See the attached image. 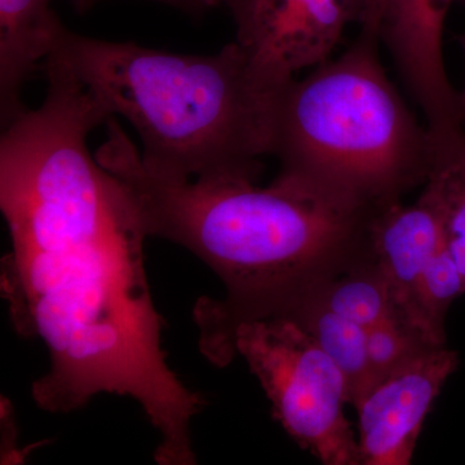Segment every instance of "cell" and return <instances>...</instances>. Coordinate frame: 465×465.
Masks as SVG:
<instances>
[{
    "instance_id": "30bf717a",
    "label": "cell",
    "mask_w": 465,
    "mask_h": 465,
    "mask_svg": "<svg viewBox=\"0 0 465 465\" xmlns=\"http://www.w3.org/2000/svg\"><path fill=\"white\" fill-rule=\"evenodd\" d=\"M54 0H0V115L11 124L25 110L21 91L42 69L64 24L51 8Z\"/></svg>"
},
{
    "instance_id": "5bb4252c",
    "label": "cell",
    "mask_w": 465,
    "mask_h": 465,
    "mask_svg": "<svg viewBox=\"0 0 465 465\" xmlns=\"http://www.w3.org/2000/svg\"><path fill=\"white\" fill-rule=\"evenodd\" d=\"M430 345L437 344L428 341L421 333L394 318L372 327L367 331V354L371 370V384L376 379L388 374L410 357Z\"/></svg>"
},
{
    "instance_id": "7a4b0ae2",
    "label": "cell",
    "mask_w": 465,
    "mask_h": 465,
    "mask_svg": "<svg viewBox=\"0 0 465 465\" xmlns=\"http://www.w3.org/2000/svg\"><path fill=\"white\" fill-rule=\"evenodd\" d=\"M94 153L130 194L148 237L192 251L225 284L231 317L283 311L371 255L379 208L280 171L268 186L246 176L185 179L149 167L116 118Z\"/></svg>"
},
{
    "instance_id": "2e32d148",
    "label": "cell",
    "mask_w": 465,
    "mask_h": 465,
    "mask_svg": "<svg viewBox=\"0 0 465 465\" xmlns=\"http://www.w3.org/2000/svg\"><path fill=\"white\" fill-rule=\"evenodd\" d=\"M72 2L78 9H88L92 5H97V3L105 2V0H72ZM146 2L161 3V5L183 9V11L192 12V14L202 12L201 0H146Z\"/></svg>"
},
{
    "instance_id": "8992f818",
    "label": "cell",
    "mask_w": 465,
    "mask_h": 465,
    "mask_svg": "<svg viewBox=\"0 0 465 465\" xmlns=\"http://www.w3.org/2000/svg\"><path fill=\"white\" fill-rule=\"evenodd\" d=\"M229 11L235 41L253 63L290 84L300 70L329 60L345 27L360 24L363 0H240Z\"/></svg>"
},
{
    "instance_id": "6da1fadb",
    "label": "cell",
    "mask_w": 465,
    "mask_h": 465,
    "mask_svg": "<svg viewBox=\"0 0 465 465\" xmlns=\"http://www.w3.org/2000/svg\"><path fill=\"white\" fill-rule=\"evenodd\" d=\"M43 73L41 106L24 110L0 140V208L11 237L2 292L18 335L41 341L50 357L33 399L66 414L97 394L130 397L158 432L155 460L195 464L192 421L203 397L168 366L139 213L88 149L109 115L63 61Z\"/></svg>"
},
{
    "instance_id": "4fadbf2b",
    "label": "cell",
    "mask_w": 465,
    "mask_h": 465,
    "mask_svg": "<svg viewBox=\"0 0 465 465\" xmlns=\"http://www.w3.org/2000/svg\"><path fill=\"white\" fill-rule=\"evenodd\" d=\"M312 296L367 331L390 318L397 320L390 290L372 251Z\"/></svg>"
},
{
    "instance_id": "277c9868",
    "label": "cell",
    "mask_w": 465,
    "mask_h": 465,
    "mask_svg": "<svg viewBox=\"0 0 465 465\" xmlns=\"http://www.w3.org/2000/svg\"><path fill=\"white\" fill-rule=\"evenodd\" d=\"M379 45L361 32L338 60L290 82L281 97L273 154L280 171L372 208L423 186L432 163L430 130L388 78Z\"/></svg>"
},
{
    "instance_id": "3957f363",
    "label": "cell",
    "mask_w": 465,
    "mask_h": 465,
    "mask_svg": "<svg viewBox=\"0 0 465 465\" xmlns=\"http://www.w3.org/2000/svg\"><path fill=\"white\" fill-rule=\"evenodd\" d=\"M51 54L65 61L109 118L131 124L143 162L159 173L258 179L262 158L274 154L289 84L266 75L237 41L217 54H183L63 25Z\"/></svg>"
},
{
    "instance_id": "5b68a950",
    "label": "cell",
    "mask_w": 465,
    "mask_h": 465,
    "mask_svg": "<svg viewBox=\"0 0 465 465\" xmlns=\"http://www.w3.org/2000/svg\"><path fill=\"white\" fill-rule=\"evenodd\" d=\"M203 356L217 367L241 357L291 439L323 465H361L358 439L344 414V375L314 339L283 312L231 317L210 298L194 307Z\"/></svg>"
},
{
    "instance_id": "9c48e42d",
    "label": "cell",
    "mask_w": 465,
    "mask_h": 465,
    "mask_svg": "<svg viewBox=\"0 0 465 465\" xmlns=\"http://www.w3.org/2000/svg\"><path fill=\"white\" fill-rule=\"evenodd\" d=\"M442 244L439 213L424 191L414 203L394 202L379 208L372 217V256L390 290L397 321L432 344L436 342L428 335L421 313L420 286Z\"/></svg>"
},
{
    "instance_id": "8fae6325",
    "label": "cell",
    "mask_w": 465,
    "mask_h": 465,
    "mask_svg": "<svg viewBox=\"0 0 465 465\" xmlns=\"http://www.w3.org/2000/svg\"><path fill=\"white\" fill-rule=\"evenodd\" d=\"M430 133L432 163L423 191L436 207L443 243L465 282V127Z\"/></svg>"
},
{
    "instance_id": "e0dca14e",
    "label": "cell",
    "mask_w": 465,
    "mask_h": 465,
    "mask_svg": "<svg viewBox=\"0 0 465 465\" xmlns=\"http://www.w3.org/2000/svg\"><path fill=\"white\" fill-rule=\"evenodd\" d=\"M458 41L459 45H460L461 50H463L465 57V34L459 36ZM459 115H460L461 124H463L465 127V84L463 90L459 92Z\"/></svg>"
},
{
    "instance_id": "7c38bea8",
    "label": "cell",
    "mask_w": 465,
    "mask_h": 465,
    "mask_svg": "<svg viewBox=\"0 0 465 465\" xmlns=\"http://www.w3.org/2000/svg\"><path fill=\"white\" fill-rule=\"evenodd\" d=\"M278 312L292 317L331 358L347 381L349 405H356L371 384L367 330L330 311L313 296Z\"/></svg>"
},
{
    "instance_id": "ac0fdd59",
    "label": "cell",
    "mask_w": 465,
    "mask_h": 465,
    "mask_svg": "<svg viewBox=\"0 0 465 465\" xmlns=\"http://www.w3.org/2000/svg\"><path fill=\"white\" fill-rule=\"evenodd\" d=\"M240 0H201L202 12L210 8L222 7V5L232 8Z\"/></svg>"
},
{
    "instance_id": "52a82bcc",
    "label": "cell",
    "mask_w": 465,
    "mask_h": 465,
    "mask_svg": "<svg viewBox=\"0 0 465 465\" xmlns=\"http://www.w3.org/2000/svg\"><path fill=\"white\" fill-rule=\"evenodd\" d=\"M460 365L458 351L430 345L376 379L354 405L361 465H410L425 419Z\"/></svg>"
},
{
    "instance_id": "ba28073f",
    "label": "cell",
    "mask_w": 465,
    "mask_h": 465,
    "mask_svg": "<svg viewBox=\"0 0 465 465\" xmlns=\"http://www.w3.org/2000/svg\"><path fill=\"white\" fill-rule=\"evenodd\" d=\"M454 0H396L379 42L393 58L401 78L434 133L460 127L459 92L443 60L446 15ZM464 127V125H463Z\"/></svg>"
},
{
    "instance_id": "9a60e30c",
    "label": "cell",
    "mask_w": 465,
    "mask_h": 465,
    "mask_svg": "<svg viewBox=\"0 0 465 465\" xmlns=\"http://www.w3.org/2000/svg\"><path fill=\"white\" fill-rule=\"evenodd\" d=\"M394 2L396 0H363L361 32L369 34L379 41V34L390 17Z\"/></svg>"
}]
</instances>
